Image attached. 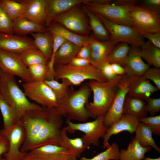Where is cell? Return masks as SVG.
Returning <instances> with one entry per match:
<instances>
[{"label": "cell", "mask_w": 160, "mask_h": 160, "mask_svg": "<svg viewBox=\"0 0 160 160\" xmlns=\"http://www.w3.org/2000/svg\"><path fill=\"white\" fill-rule=\"evenodd\" d=\"M19 121L25 133L21 152L27 153L49 144L60 146L63 120L54 108L41 106L26 112Z\"/></svg>", "instance_id": "6da1fadb"}, {"label": "cell", "mask_w": 160, "mask_h": 160, "mask_svg": "<svg viewBox=\"0 0 160 160\" xmlns=\"http://www.w3.org/2000/svg\"><path fill=\"white\" fill-rule=\"evenodd\" d=\"M91 92L88 82L83 84L77 90L70 87L65 96L58 100L55 110L62 117L66 116L71 121L85 122L91 117L85 105Z\"/></svg>", "instance_id": "7a4b0ae2"}, {"label": "cell", "mask_w": 160, "mask_h": 160, "mask_svg": "<svg viewBox=\"0 0 160 160\" xmlns=\"http://www.w3.org/2000/svg\"><path fill=\"white\" fill-rule=\"evenodd\" d=\"M0 94L14 110L18 121L27 112L41 106L30 102L17 83L14 76L0 72Z\"/></svg>", "instance_id": "3957f363"}, {"label": "cell", "mask_w": 160, "mask_h": 160, "mask_svg": "<svg viewBox=\"0 0 160 160\" xmlns=\"http://www.w3.org/2000/svg\"><path fill=\"white\" fill-rule=\"evenodd\" d=\"M120 81L100 82L91 80L88 82L93 92V100L87 103L85 107L91 117L95 119L99 116H104L108 112L114 100Z\"/></svg>", "instance_id": "277c9868"}, {"label": "cell", "mask_w": 160, "mask_h": 160, "mask_svg": "<svg viewBox=\"0 0 160 160\" xmlns=\"http://www.w3.org/2000/svg\"><path fill=\"white\" fill-rule=\"evenodd\" d=\"M54 79L68 80L72 86H78L84 81L90 80L99 82L107 81L99 69L90 64L84 67H76L68 65L54 67Z\"/></svg>", "instance_id": "5b68a950"}, {"label": "cell", "mask_w": 160, "mask_h": 160, "mask_svg": "<svg viewBox=\"0 0 160 160\" xmlns=\"http://www.w3.org/2000/svg\"><path fill=\"white\" fill-rule=\"evenodd\" d=\"M104 116H99L91 121L77 123H73L67 118L66 125L62 129L71 134L77 131L82 132L84 134L81 138L87 148L91 145L98 147L99 145L100 139L103 138L109 127L104 124Z\"/></svg>", "instance_id": "8992f818"}, {"label": "cell", "mask_w": 160, "mask_h": 160, "mask_svg": "<svg viewBox=\"0 0 160 160\" xmlns=\"http://www.w3.org/2000/svg\"><path fill=\"white\" fill-rule=\"evenodd\" d=\"M94 14L102 22L110 35V40L115 45L124 42L131 47L140 48L145 42L143 38L133 27L112 23L98 14Z\"/></svg>", "instance_id": "52a82bcc"}, {"label": "cell", "mask_w": 160, "mask_h": 160, "mask_svg": "<svg viewBox=\"0 0 160 160\" xmlns=\"http://www.w3.org/2000/svg\"><path fill=\"white\" fill-rule=\"evenodd\" d=\"M130 16L133 27L141 36L160 32L159 14L137 5L132 6Z\"/></svg>", "instance_id": "ba28073f"}, {"label": "cell", "mask_w": 160, "mask_h": 160, "mask_svg": "<svg viewBox=\"0 0 160 160\" xmlns=\"http://www.w3.org/2000/svg\"><path fill=\"white\" fill-rule=\"evenodd\" d=\"M77 6L57 16L52 22L58 23L75 33L87 36L90 30L89 21L83 9Z\"/></svg>", "instance_id": "9c48e42d"}, {"label": "cell", "mask_w": 160, "mask_h": 160, "mask_svg": "<svg viewBox=\"0 0 160 160\" xmlns=\"http://www.w3.org/2000/svg\"><path fill=\"white\" fill-rule=\"evenodd\" d=\"M94 13L98 14L112 23L133 27L130 11L132 6L100 4L89 3L84 4Z\"/></svg>", "instance_id": "30bf717a"}, {"label": "cell", "mask_w": 160, "mask_h": 160, "mask_svg": "<svg viewBox=\"0 0 160 160\" xmlns=\"http://www.w3.org/2000/svg\"><path fill=\"white\" fill-rule=\"evenodd\" d=\"M22 87L27 97L37 104L49 108L57 106L58 100L55 95L44 81L25 82L23 84Z\"/></svg>", "instance_id": "8fae6325"}, {"label": "cell", "mask_w": 160, "mask_h": 160, "mask_svg": "<svg viewBox=\"0 0 160 160\" xmlns=\"http://www.w3.org/2000/svg\"><path fill=\"white\" fill-rule=\"evenodd\" d=\"M0 134L6 137L9 143L8 150L4 155L5 160H20L27 153L20 151L25 133L20 121L7 129L1 130Z\"/></svg>", "instance_id": "7c38bea8"}, {"label": "cell", "mask_w": 160, "mask_h": 160, "mask_svg": "<svg viewBox=\"0 0 160 160\" xmlns=\"http://www.w3.org/2000/svg\"><path fill=\"white\" fill-rule=\"evenodd\" d=\"M0 69L10 75L19 77L25 82L33 81L18 53L0 49Z\"/></svg>", "instance_id": "4fadbf2b"}, {"label": "cell", "mask_w": 160, "mask_h": 160, "mask_svg": "<svg viewBox=\"0 0 160 160\" xmlns=\"http://www.w3.org/2000/svg\"><path fill=\"white\" fill-rule=\"evenodd\" d=\"M131 77L126 76L119 81L115 98L110 109L104 116L103 122L108 127L123 115L124 105L129 89Z\"/></svg>", "instance_id": "5bb4252c"}, {"label": "cell", "mask_w": 160, "mask_h": 160, "mask_svg": "<svg viewBox=\"0 0 160 160\" xmlns=\"http://www.w3.org/2000/svg\"><path fill=\"white\" fill-rule=\"evenodd\" d=\"M31 49H37L33 38L0 32V49L19 54Z\"/></svg>", "instance_id": "9a60e30c"}, {"label": "cell", "mask_w": 160, "mask_h": 160, "mask_svg": "<svg viewBox=\"0 0 160 160\" xmlns=\"http://www.w3.org/2000/svg\"><path fill=\"white\" fill-rule=\"evenodd\" d=\"M140 121L137 117L129 114H124L109 126L103 137V146L105 149L110 144L109 140L111 137L123 131H127L131 134L135 132Z\"/></svg>", "instance_id": "2e32d148"}, {"label": "cell", "mask_w": 160, "mask_h": 160, "mask_svg": "<svg viewBox=\"0 0 160 160\" xmlns=\"http://www.w3.org/2000/svg\"><path fill=\"white\" fill-rule=\"evenodd\" d=\"M89 45L90 49L89 60L91 64L97 68L116 45L111 40L103 41L94 37H89Z\"/></svg>", "instance_id": "e0dca14e"}, {"label": "cell", "mask_w": 160, "mask_h": 160, "mask_svg": "<svg viewBox=\"0 0 160 160\" xmlns=\"http://www.w3.org/2000/svg\"><path fill=\"white\" fill-rule=\"evenodd\" d=\"M43 160H77L66 149L57 145H45L29 151Z\"/></svg>", "instance_id": "ac0fdd59"}, {"label": "cell", "mask_w": 160, "mask_h": 160, "mask_svg": "<svg viewBox=\"0 0 160 160\" xmlns=\"http://www.w3.org/2000/svg\"><path fill=\"white\" fill-rule=\"evenodd\" d=\"M92 0H47V15L44 25L47 28L58 15L82 4H86Z\"/></svg>", "instance_id": "d6986e66"}, {"label": "cell", "mask_w": 160, "mask_h": 160, "mask_svg": "<svg viewBox=\"0 0 160 160\" xmlns=\"http://www.w3.org/2000/svg\"><path fill=\"white\" fill-rule=\"evenodd\" d=\"M159 90L143 76L131 77L127 95L131 97L146 100Z\"/></svg>", "instance_id": "ffe728a7"}, {"label": "cell", "mask_w": 160, "mask_h": 160, "mask_svg": "<svg viewBox=\"0 0 160 160\" xmlns=\"http://www.w3.org/2000/svg\"><path fill=\"white\" fill-rule=\"evenodd\" d=\"M124 68L126 75L130 77L143 76L145 71L150 68L149 65L143 61L140 48L133 47H131Z\"/></svg>", "instance_id": "44dd1931"}, {"label": "cell", "mask_w": 160, "mask_h": 160, "mask_svg": "<svg viewBox=\"0 0 160 160\" xmlns=\"http://www.w3.org/2000/svg\"><path fill=\"white\" fill-rule=\"evenodd\" d=\"M27 2L26 11L22 17L44 26L47 18V0H27Z\"/></svg>", "instance_id": "7402d4cb"}, {"label": "cell", "mask_w": 160, "mask_h": 160, "mask_svg": "<svg viewBox=\"0 0 160 160\" xmlns=\"http://www.w3.org/2000/svg\"><path fill=\"white\" fill-rule=\"evenodd\" d=\"M12 28L14 34L21 36L47 31V28L43 25L23 17L18 18L12 21Z\"/></svg>", "instance_id": "603a6c76"}, {"label": "cell", "mask_w": 160, "mask_h": 160, "mask_svg": "<svg viewBox=\"0 0 160 160\" xmlns=\"http://www.w3.org/2000/svg\"><path fill=\"white\" fill-rule=\"evenodd\" d=\"M47 29L51 33L60 36L80 47L89 43V37L75 33L56 23H52Z\"/></svg>", "instance_id": "cb8c5ba5"}, {"label": "cell", "mask_w": 160, "mask_h": 160, "mask_svg": "<svg viewBox=\"0 0 160 160\" xmlns=\"http://www.w3.org/2000/svg\"><path fill=\"white\" fill-rule=\"evenodd\" d=\"M82 9L87 17L90 28L95 37L103 41L110 40V35L100 19L83 4Z\"/></svg>", "instance_id": "d4e9b609"}, {"label": "cell", "mask_w": 160, "mask_h": 160, "mask_svg": "<svg viewBox=\"0 0 160 160\" xmlns=\"http://www.w3.org/2000/svg\"><path fill=\"white\" fill-rule=\"evenodd\" d=\"M151 149L150 146H141L134 137L126 149L120 151L119 160H142L145 157V154Z\"/></svg>", "instance_id": "484cf974"}, {"label": "cell", "mask_w": 160, "mask_h": 160, "mask_svg": "<svg viewBox=\"0 0 160 160\" xmlns=\"http://www.w3.org/2000/svg\"><path fill=\"white\" fill-rule=\"evenodd\" d=\"M81 47L67 41L60 47L55 57L54 67L68 65L76 55Z\"/></svg>", "instance_id": "4316f807"}, {"label": "cell", "mask_w": 160, "mask_h": 160, "mask_svg": "<svg viewBox=\"0 0 160 160\" xmlns=\"http://www.w3.org/2000/svg\"><path fill=\"white\" fill-rule=\"evenodd\" d=\"M0 5L6 14L13 21L24 15L28 2L27 0H0Z\"/></svg>", "instance_id": "83f0119b"}, {"label": "cell", "mask_w": 160, "mask_h": 160, "mask_svg": "<svg viewBox=\"0 0 160 160\" xmlns=\"http://www.w3.org/2000/svg\"><path fill=\"white\" fill-rule=\"evenodd\" d=\"M144 100L127 95L123 108V115L129 114L135 116L139 119L147 116Z\"/></svg>", "instance_id": "f1b7e54d"}, {"label": "cell", "mask_w": 160, "mask_h": 160, "mask_svg": "<svg viewBox=\"0 0 160 160\" xmlns=\"http://www.w3.org/2000/svg\"><path fill=\"white\" fill-rule=\"evenodd\" d=\"M36 48L48 59L51 58L52 49L53 39L52 34L48 31L44 32L31 34Z\"/></svg>", "instance_id": "f546056e"}, {"label": "cell", "mask_w": 160, "mask_h": 160, "mask_svg": "<svg viewBox=\"0 0 160 160\" xmlns=\"http://www.w3.org/2000/svg\"><path fill=\"white\" fill-rule=\"evenodd\" d=\"M60 146L66 149L77 158L87 148L81 137L69 138L66 131L62 129L60 135Z\"/></svg>", "instance_id": "4dcf8cb0"}, {"label": "cell", "mask_w": 160, "mask_h": 160, "mask_svg": "<svg viewBox=\"0 0 160 160\" xmlns=\"http://www.w3.org/2000/svg\"><path fill=\"white\" fill-rule=\"evenodd\" d=\"M141 56L148 64L160 68V48L149 40L145 42L140 47Z\"/></svg>", "instance_id": "1f68e13d"}, {"label": "cell", "mask_w": 160, "mask_h": 160, "mask_svg": "<svg viewBox=\"0 0 160 160\" xmlns=\"http://www.w3.org/2000/svg\"><path fill=\"white\" fill-rule=\"evenodd\" d=\"M131 47L125 43L118 44L110 52L105 61L110 64L116 63L124 67Z\"/></svg>", "instance_id": "d6a6232c"}, {"label": "cell", "mask_w": 160, "mask_h": 160, "mask_svg": "<svg viewBox=\"0 0 160 160\" xmlns=\"http://www.w3.org/2000/svg\"><path fill=\"white\" fill-rule=\"evenodd\" d=\"M135 138L142 147H152L160 153V148L156 143L152 137L150 128L145 123L140 122L135 132Z\"/></svg>", "instance_id": "836d02e7"}, {"label": "cell", "mask_w": 160, "mask_h": 160, "mask_svg": "<svg viewBox=\"0 0 160 160\" xmlns=\"http://www.w3.org/2000/svg\"><path fill=\"white\" fill-rule=\"evenodd\" d=\"M19 54L27 67L37 64L47 65L49 62L43 53L37 49H29Z\"/></svg>", "instance_id": "e575fe53"}, {"label": "cell", "mask_w": 160, "mask_h": 160, "mask_svg": "<svg viewBox=\"0 0 160 160\" xmlns=\"http://www.w3.org/2000/svg\"><path fill=\"white\" fill-rule=\"evenodd\" d=\"M0 110L3 119L4 129L9 128L18 121L14 109L3 99L0 94Z\"/></svg>", "instance_id": "d590c367"}, {"label": "cell", "mask_w": 160, "mask_h": 160, "mask_svg": "<svg viewBox=\"0 0 160 160\" xmlns=\"http://www.w3.org/2000/svg\"><path fill=\"white\" fill-rule=\"evenodd\" d=\"M106 149L91 158L81 157L79 160H119L120 150L119 145L113 143Z\"/></svg>", "instance_id": "8d00e7d4"}, {"label": "cell", "mask_w": 160, "mask_h": 160, "mask_svg": "<svg viewBox=\"0 0 160 160\" xmlns=\"http://www.w3.org/2000/svg\"><path fill=\"white\" fill-rule=\"evenodd\" d=\"M60 83L54 79L46 80L44 82L53 91L58 100L62 98L66 94L68 89L72 85L67 79H63Z\"/></svg>", "instance_id": "74e56055"}, {"label": "cell", "mask_w": 160, "mask_h": 160, "mask_svg": "<svg viewBox=\"0 0 160 160\" xmlns=\"http://www.w3.org/2000/svg\"><path fill=\"white\" fill-rule=\"evenodd\" d=\"M51 33L53 39V46L51 56L47 64L49 71L47 80L54 79V60L55 55L61 45L67 41L60 36Z\"/></svg>", "instance_id": "f35d334b"}, {"label": "cell", "mask_w": 160, "mask_h": 160, "mask_svg": "<svg viewBox=\"0 0 160 160\" xmlns=\"http://www.w3.org/2000/svg\"><path fill=\"white\" fill-rule=\"evenodd\" d=\"M29 74L33 81H44L48 75L49 68L47 65L40 64L27 67Z\"/></svg>", "instance_id": "ab89813d"}, {"label": "cell", "mask_w": 160, "mask_h": 160, "mask_svg": "<svg viewBox=\"0 0 160 160\" xmlns=\"http://www.w3.org/2000/svg\"><path fill=\"white\" fill-rule=\"evenodd\" d=\"M98 68L107 81H119L123 77L116 74L112 69L111 64L105 61Z\"/></svg>", "instance_id": "60d3db41"}, {"label": "cell", "mask_w": 160, "mask_h": 160, "mask_svg": "<svg viewBox=\"0 0 160 160\" xmlns=\"http://www.w3.org/2000/svg\"><path fill=\"white\" fill-rule=\"evenodd\" d=\"M140 122L145 123L150 128L153 134L160 135V115L146 116L139 119Z\"/></svg>", "instance_id": "b9f144b4"}, {"label": "cell", "mask_w": 160, "mask_h": 160, "mask_svg": "<svg viewBox=\"0 0 160 160\" xmlns=\"http://www.w3.org/2000/svg\"><path fill=\"white\" fill-rule=\"evenodd\" d=\"M0 32L14 34L12 21L6 14L0 5Z\"/></svg>", "instance_id": "7bdbcfd3"}, {"label": "cell", "mask_w": 160, "mask_h": 160, "mask_svg": "<svg viewBox=\"0 0 160 160\" xmlns=\"http://www.w3.org/2000/svg\"><path fill=\"white\" fill-rule=\"evenodd\" d=\"M143 76L146 79L151 80L159 90L160 89V68L156 67L149 68Z\"/></svg>", "instance_id": "ee69618b"}, {"label": "cell", "mask_w": 160, "mask_h": 160, "mask_svg": "<svg viewBox=\"0 0 160 160\" xmlns=\"http://www.w3.org/2000/svg\"><path fill=\"white\" fill-rule=\"evenodd\" d=\"M146 109L148 113L151 116H154L155 114L160 111V98L150 97L145 100Z\"/></svg>", "instance_id": "f6af8a7d"}, {"label": "cell", "mask_w": 160, "mask_h": 160, "mask_svg": "<svg viewBox=\"0 0 160 160\" xmlns=\"http://www.w3.org/2000/svg\"><path fill=\"white\" fill-rule=\"evenodd\" d=\"M137 5L155 12L160 13V0H143L138 1Z\"/></svg>", "instance_id": "bcb514c9"}, {"label": "cell", "mask_w": 160, "mask_h": 160, "mask_svg": "<svg viewBox=\"0 0 160 160\" xmlns=\"http://www.w3.org/2000/svg\"><path fill=\"white\" fill-rule=\"evenodd\" d=\"M91 64L89 59L75 57L68 64L76 67H84Z\"/></svg>", "instance_id": "7dc6e473"}, {"label": "cell", "mask_w": 160, "mask_h": 160, "mask_svg": "<svg viewBox=\"0 0 160 160\" xmlns=\"http://www.w3.org/2000/svg\"><path fill=\"white\" fill-rule=\"evenodd\" d=\"M142 36L143 38L148 39L153 44L160 48V32L147 33Z\"/></svg>", "instance_id": "c3c4849f"}, {"label": "cell", "mask_w": 160, "mask_h": 160, "mask_svg": "<svg viewBox=\"0 0 160 160\" xmlns=\"http://www.w3.org/2000/svg\"><path fill=\"white\" fill-rule=\"evenodd\" d=\"M90 55V49L88 43L81 47L76 57L89 59Z\"/></svg>", "instance_id": "681fc988"}, {"label": "cell", "mask_w": 160, "mask_h": 160, "mask_svg": "<svg viewBox=\"0 0 160 160\" xmlns=\"http://www.w3.org/2000/svg\"><path fill=\"white\" fill-rule=\"evenodd\" d=\"M9 145L7 139L4 136L1 135L0 137V156L4 155L7 152Z\"/></svg>", "instance_id": "f907efd6"}, {"label": "cell", "mask_w": 160, "mask_h": 160, "mask_svg": "<svg viewBox=\"0 0 160 160\" xmlns=\"http://www.w3.org/2000/svg\"><path fill=\"white\" fill-rule=\"evenodd\" d=\"M111 64L112 69L116 74L122 77L127 76L126 71L124 67L116 63Z\"/></svg>", "instance_id": "816d5d0a"}, {"label": "cell", "mask_w": 160, "mask_h": 160, "mask_svg": "<svg viewBox=\"0 0 160 160\" xmlns=\"http://www.w3.org/2000/svg\"><path fill=\"white\" fill-rule=\"evenodd\" d=\"M138 1L135 0H113L112 4L117 5H135Z\"/></svg>", "instance_id": "f5cc1de1"}, {"label": "cell", "mask_w": 160, "mask_h": 160, "mask_svg": "<svg viewBox=\"0 0 160 160\" xmlns=\"http://www.w3.org/2000/svg\"><path fill=\"white\" fill-rule=\"evenodd\" d=\"M20 160H43L34 154L29 152L24 156Z\"/></svg>", "instance_id": "db71d44e"}, {"label": "cell", "mask_w": 160, "mask_h": 160, "mask_svg": "<svg viewBox=\"0 0 160 160\" xmlns=\"http://www.w3.org/2000/svg\"><path fill=\"white\" fill-rule=\"evenodd\" d=\"M144 160H160V157L156 158H151L149 157H145L144 159Z\"/></svg>", "instance_id": "11a10c76"}, {"label": "cell", "mask_w": 160, "mask_h": 160, "mask_svg": "<svg viewBox=\"0 0 160 160\" xmlns=\"http://www.w3.org/2000/svg\"><path fill=\"white\" fill-rule=\"evenodd\" d=\"M0 160H5L4 158H3L2 156H0Z\"/></svg>", "instance_id": "9f6ffc18"}, {"label": "cell", "mask_w": 160, "mask_h": 160, "mask_svg": "<svg viewBox=\"0 0 160 160\" xmlns=\"http://www.w3.org/2000/svg\"><path fill=\"white\" fill-rule=\"evenodd\" d=\"M1 134H0V137L1 136Z\"/></svg>", "instance_id": "6f0895ef"}, {"label": "cell", "mask_w": 160, "mask_h": 160, "mask_svg": "<svg viewBox=\"0 0 160 160\" xmlns=\"http://www.w3.org/2000/svg\"><path fill=\"white\" fill-rule=\"evenodd\" d=\"M0 71H1V69H0Z\"/></svg>", "instance_id": "680465c9"}]
</instances>
